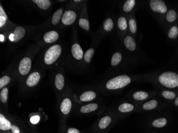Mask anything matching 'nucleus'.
I'll list each match as a JSON object with an SVG mask.
<instances>
[{
	"mask_svg": "<svg viewBox=\"0 0 178 133\" xmlns=\"http://www.w3.org/2000/svg\"><path fill=\"white\" fill-rule=\"evenodd\" d=\"M160 83L164 86L168 88H175L178 87V75L171 71L165 72L158 77Z\"/></svg>",
	"mask_w": 178,
	"mask_h": 133,
	"instance_id": "f257e3e1",
	"label": "nucleus"
},
{
	"mask_svg": "<svg viewBox=\"0 0 178 133\" xmlns=\"http://www.w3.org/2000/svg\"><path fill=\"white\" fill-rule=\"evenodd\" d=\"M131 78L127 75H120L109 80L106 87L108 89H117L127 86L131 83Z\"/></svg>",
	"mask_w": 178,
	"mask_h": 133,
	"instance_id": "f03ea898",
	"label": "nucleus"
},
{
	"mask_svg": "<svg viewBox=\"0 0 178 133\" xmlns=\"http://www.w3.org/2000/svg\"><path fill=\"white\" fill-rule=\"evenodd\" d=\"M61 53V47L58 44L53 45L50 47L45 54L44 62L50 65L56 61L60 56Z\"/></svg>",
	"mask_w": 178,
	"mask_h": 133,
	"instance_id": "7ed1b4c3",
	"label": "nucleus"
},
{
	"mask_svg": "<svg viewBox=\"0 0 178 133\" xmlns=\"http://www.w3.org/2000/svg\"><path fill=\"white\" fill-rule=\"evenodd\" d=\"M150 7L154 12L164 13L167 10V6L163 1L151 0L149 1Z\"/></svg>",
	"mask_w": 178,
	"mask_h": 133,
	"instance_id": "20e7f679",
	"label": "nucleus"
},
{
	"mask_svg": "<svg viewBox=\"0 0 178 133\" xmlns=\"http://www.w3.org/2000/svg\"><path fill=\"white\" fill-rule=\"evenodd\" d=\"M32 61L29 58H24L21 60L19 65V73L22 75H26L29 72L31 68Z\"/></svg>",
	"mask_w": 178,
	"mask_h": 133,
	"instance_id": "39448f33",
	"label": "nucleus"
},
{
	"mask_svg": "<svg viewBox=\"0 0 178 133\" xmlns=\"http://www.w3.org/2000/svg\"><path fill=\"white\" fill-rule=\"evenodd\" d=\"M76 14L73 11H65L61 18L62 23L65 25H70L76 20Z\"/></svg>",
	"mask_w": 178,
	"mask_h": 133,
	"instance_id": "423d86ee",
	"label": "nucleus"
},
{
	"mask_svg": "<svg viewBox=\"0 0 178 133\" xmlns=\"http://www.w3.org/2000/svg\"><path fill=\"white\" fill-rule=\"evenodd\" d=\"M40 80V75L38 72H35L29 75L27 79V85L29 87H33L38 84Z\"/></svg>",
	"mask_w": 178,
	"mask_h": 133,
	"instance_id": "0eeeda50",
	"label": "nucleus"
},
{
	"mask_svg": "<svg viewBox=\"0 0 178 133\" xmlns=\"http://www.w3.org/2000/svg\"><path fill=\"white\" fill-rule=\"evenodd\" d=\"M72 53L74 58L77 60L82 59L83 57V52L82 48L78 44H74L72 47Z\"/></svg>",
	"mask_w": 178,
	"mask_h": 133,
	"instance_id": "6e6552de",
	"label": "nucleus"
},
{
	"mask_svg": "<svg viewBox=\"0 0 178 133\" xmlns=\"http://www.w3.org/2000/svg\"><path fill=\"white\" fill-rule=\"evenodd\" d=\"M59 38L58 33L55 31H50L45 34L44 36V41L48 43H52L56 42Z\"/></svg>",
	"mask_w": 178,
	"mask_h": 133,
	"instance_id": "1a4fd4ad",
	"label": "nucleus"
},
{
	"mask_svg": "<svg viewBox=\"0 0 178 133\" xmlns=\"http://www.w3.org/2000/svg\"><path fill=\"white\" fill-rule=\"evenodd\" d=\"M124 43L128 50L133 51L136 49V43L133 38L131 36H126L124 39Z\"/></svg>",
	"mask_w": 178,
	"mask_h": 133,
	"instance_id": "9d476101",
	"label": "nucleus"
},
{
	"mask_svg": "<svg viewBox=\"0 0 178 133\" xmlns=\"http://www.w3.org/2000/svg\"><path fill=\"white\" fill-rule=\"evenodd\" d=\"M72 108V102L69 99L66 98L63 100L60 106L61 112L65 115H67L70 112Z\"/></svg>",
	"mask_w": 178,
	"mask_h": 133,
	"instance_id": "9b49d317",
	"label": "nucleus"
},
{
	"mask_svg": "<svg viewBox=\"0 0 178 133\" xmlns=\"http://www.w3.org/2000/svg\"><path fill=\"white\" fill-rule=\"evenodd\" d=\"M12 125L11 122L5 118L2 114L0 115V129L8 130L11 129Z\"/></svg>",
	"mask_w": 178,
	"mask_h": 133,
	"instance_id": "f8f14e48",
	"label": "nucleus"
},
{
	"mask_svg": "<svg viewBox=\"0 0 178 133\" xmlns=\"http://www.w3.org/2000/svg\"><path fill=\"white\" fill-rule=\"evenodd\" d=\"M96 97V94L93 91H87L80 96L79 99L83 102H88L93 100Z\"/></svg>",
	"mask_w": 178,
	"mask_h": 133,
	"instance_id": "ddd939ff",
	"label": "nucleus"
},
{
	"mask_svg": "<svg viewBox=\"0 0 178 133\" xmlns=\"http://www.w3.org/2000/svg\"><path fill=\"white\" fill-rule=\"evenodd\" d=\"M25 35V30L22 27H18L14 30V41L18 42L20 41Z\"/></svg>",
	"mask_w": 178,
	"mask_h": 133,
	"instance_id": "4468645a",
	"label": "nucleus"
},
{
	"mask_svg": "<svg viewBox=\"0 0 178 133\" xmlns=\"http://www.w3.org/2000/svg\"><path fill=\"white\" fill-rule=\"evenodd\" d=\"M98 104L96 103H90L85 105L82 106L81 108V112L83 113H87L93 112L94 111L96 110L98 108Z\"/></svg>",
	"mask_w": 178,
	"mask_h": 133,
	"instance_id": "2eb2a0df",
	"label": "nucleus"
},
{
	"mask_svg": "<svg viewBox=\"0 0 178 133\" xmlns=\"http://www.w3.org/2000/svg\"><path fill=\"white\" fill-rule=\"evenodd\" d=\"M32 1L37 4L38 8L43 10H47L51 5V2L49 0H33Z\"/></svg>",
	"mask_w": 178,
	"mask_h": 133,
	"instance_id": "dca6fc26",
	"label": "nucleus"
},
{
	"mask_svg": "<svg viewBox=\"0 0 178 133\" xmlns=\"http://www.w3.org/2000/svg\"><path fill=\"white\" fill-rule=\"evenodd\" d=\"M55 85L59 90H61L64 86V78L60 74H57L55 77Z\"/></svg>",
	"mask_w": 178,
	"mask_h": 133,
	"instance_id": "f3484780",
	"label": "nucleus"
},
{
	"mask_svg": "<svg viewBox=\"0 0 178 133\" xmlns=\"http://www.w3.org/2000/svg\"><path fill=\"white\" fill-rule=\"evenodd\" d=\"M135 4V1L134 0H127L124 4L123 10L124 12H130L133 9Z\"/></svg>",
	"mask_w": 178,
	"mask_h": 133,
	"instance_id": "a211bd4d",
	"label": "nucleus"
},
{
	"mask_svg": "<svg viewBox=\"0 0 178 133\" xmlns=\"http://www.w3.org/2000/svg\"><path fill=\"white\" fill-rule=\"evenodd\" d=\"M134 106L132 104L125 103L121 104L118 107V110L121 113H128L133 111Z\"/></svg>",
	"mask_w": 178,
	"mask_h": 133,
	"instance_id": "6ab92c4d",
	"label": "nucleus"
},
{
	"mask_svg": "<svg viewBox=\"0 0 178 133\" xmlns=\"http://www.w3.org/2000/svg\"><path fill=\"white\" fill-rule=\"evenodd\" d=\"M62 13H63V10L62 9H59L55 12L52 18V23L53 25H57L58 24L61 19L62 15H63Z\"/></svg>",
	"mask_w": 178,
	"mask_h": 133,
	"instance_id": "aec40b11",
	"label": "nucleus"
},
{
	"mask_svg": "<svg viewBox=\"0 0 178 133\" xmlns=\"http://www.w3.org/2000/svg\"><path fill=\"white\" fill-rule=\"evenodd\" d=\"M122 59V54L120 52L114 53L111 60V65L113 66H116L120 63Z\"/></svg>",
	"mask_w": 178,
	"mask_h": 133,
	"instance_id": "412c9836",
	"label": "nucleus"
},
{
	"mask_svg": "<svg viewBox=\"0 0 178 133\" xmlns=\"http://www.w3.org/2000/svg\"><path fill=\"white\" fill-rule=\"evenodd\" d=\"M133 97L136 100H144L148 98V94L147 92L138 91L134 93Z\"/></svg>",
	"mask_w": 178,
	"mask_h": 133,
	"instance_id": "4be33fe9",
	"label": "nucleus"
},
{
	"mask_svg": "<svg viewBox=\"0 0 178 133\" xmlns=\"http://www.w3.org/2000/svg\"><path fill=\"white\" fill-rule=\"evenodd\" d=\"M111 118L109 116H106L102 118L99 123V126L101 129H105L111 122Z\"/></svg>",
	"mask_w": 178,
	"mask_h": 133,
	"instance_id": "5701e85b",
	"label": "nucleus"
},
{
	"mask_svg": "<svg viewBox=\"0 0 178 133\" xmlns=\"http://www.w3.org/2000/svg\"><path fill=\"white\" fill-rule=\"evenodd\" d=\"M157 106V101L155 100H152L149 101L148 102L143 104V109L146 110H150L155 109Z\"/></svg>",
	"mask_w": 178,
	"mask_h": 133,
	"instance_id": "b1692460",
	"label": "nucleus"
},
{
	"mask_svg": "<svg viewBox=\"0 0 178 133\" xmlns=\"http://www.w3.org/2000/svg\"><path fill=\"white\" fill-rule=\"evenodd\" d=\"M177 13L174 10H169L167 14V21L169 23H172L177 19Z\"/></svg>",
	"mask_w": 178,
	"mask_h": 133,
	"instance_id": "393cba45",
	"label": "nucleus"
},
{
	"mask_svg": "<svg viewBox=\"0 0 178 133\" xmlns=\"http://www.w3.org/2000/svg\"><path fill=\"white\" fill-rule=\"evenodd\" d=\"M118 27L121 30H126L128 28V25H127V21L126 20V18L123 17H121L117 21Z\"/></svg>",
	"mask_w": 178,
	"mask_h": 133,
	"instance_id": "a878e982",
	"label": "nucleus"
},
{
	"mask_svg": "<svg viewBox=\"0 0 178 133\" xmlns=\"http://www.w3.org/2000/svg\"><path fill=\"white\" fill-rule=\"evenodd\" d=\"M114 27V23L111 18L107 19L104 23V28L107 32H110L113 30Z\"/></svg>",
	"mask_w": 178,
	"mask_h": 133,
	"instance_id": "bb28decb",
	"label": "nucleus"
},
{
	"mask_svg": "<svg viewBox=\"0 0 178 133\" xmlns=\"http://www.w3.org/2000/svg\"><path fill=\"white\" fill-rule=\"evenodd\" d=\"M167 124V119L164 118H159L155 120L152 122V126L157 128H161L165 126Z\"/></svg>",
	"mask_w": 178,
	"mask_h": 133,
	"instance_id": "cd10ccee",
	"label": "nucleus"
},
{
	"mask_svg": "<svg viewBox=\"0 0 178 133\" xmlns=\"http://www.w3.org/2000/svg\"><path fill=\"white\" fill-rule=\"evenodd\" d=\"M94 50L92 48H90L87 51V52L85 53L84 56V61L87 63L90 62L92 58L94 56Z\"/></svg>",
	"mask_w": 178,
	"mask_h": 133,
	"instance_id": "c85d7f7f",
	"label": "nucleus"
},
{
	"mask_svg": "<svg viewBox=\"0 0 178 133\" xmlns=\"http://www.w3.org/2000/svg\"><path fill=\"white\" fill-rule=\"evenodd\" d=\"M79 25L85 30L89 31L90 30V23L89 21L86 19L84 18L80 19L79 20Z\"/></svg>",
	"mask_w": 178,
	"mask_h": 133,
	"instance_id": "c756f323",
	"label": "nucleus"
},
{
	"mask_svg": "<svg viewBox=\"0 0 178 133\" xmlns=\"http://www.w3.org/2000/svg\"><path fill=\"white\" fill-rule=\"evenodd\" d=\"M178 35V28L177 26H173L168 33V36L171 39H175Z\"/></svg>",
	"mask_w": 178,
	"mask_h": 133,
	"instance_id": "7c9ffc66",
	"label": "nucleus"
},
{
	"mask_svg": "<svg viewBox=\"0 0 178 133\" xmlns=\"http://www.w3.org/2000/svg\"><path fill=\"white\" fill-rule=\"evenodd\" d=\"M8 89L7 88H3L0 93V100L2 103H6L8 100Z\"/></svg>",
	"mask_w": 178,
	"mask_h": 133,
	"instance_id": "2f4dec72",
	"label": "nucleus"
},
{
	"mask_svg": "<svg viewBox=\"0 0 178 133\" xmlns=\"http://www.w3.org/2000/svg\"><path fill=\"white\" fill-rule=\"evenodd\" d=\"M129 28L132 34H135L137 30V26L136 21L134 19H130L129 20Z\"/></svg>",
	"mask_w": 178,
	"mask_h": 133,
	"instance_id": "473e14b6",
	"label": "nucleus"
},
{
	"mask_svg": "<svg viewBox=\"0 0 178 133\" xmlns=\"http://www.w3.org/2000/svg\"><path fill=\"white\" fill-rule=\"evenodd\" d=\"M10 82V78L8 76H4L0 78V89H2Z\"/></svg>",
	"mask_w": 178,
	"mask_h": 133,
	"instance_id": "72a5a7b5",
	"label": "nucleus"
},
{
	"mask_svg": "<svg viewBox=\"0 0 178 133\" xmlns=\"http://www.w3.org/2000/svg\"><path fill=\"white\" fill-rule=\"evenodd\" d=\"M162 95L164 98L169 99V100H172L175 98V93L169 91H165L162 93Z\"/></svg>",
	"mask_w": 178,
	"mask_h": 133,
	"instance_id": "f704fd0d",
	"label": "nucleus"
},
{
	"mask_svg": "<svg viewBox=\"0 0 178 133\" xmlns=\"http://www.w3.org/2000/svg\"><path fill=\"white\" fill-rule=\"evenodd\" d=\"M40 120V117L38 115H35L31 117L30 121L33 124H38Z\"/></svg>",
	"mask_w": 178,
	"mask_h": 133,
	"instance_id": "c9c22d12",
	"label": "nucleus"
},
{
	"mask_svg": "<svg viewBox=\"0 0 178 133\" xmlns=\"http://www.w3.org/2000/svg\"><path fill=\"white\" fill-rule=\"evenodd\" d=\"M11 130H12V133H21L19 127L16 125H12Z\"/></svg>",
	"mask_w": 178,
	"mask_h": 133,
	"instance_id": "e433bc0d",
	"label": "nucleus"
},
{
	"mask_svg": "<svg viewBox=\"0 0 178 133\" xmlns=\"http://www.w3.org/2000/svg\"><path fill=\"white\" fill-rule=\"evenodd\" d=\"M8 19L2 16H0V27H2L6 24V21Z\"/></svg>",
	"mask_w": 178,
	"mask_h": 133,
	"instance_id": "4c0bfd02",
	"label": "nucleus"
},
{
	"mask_svg": "<svg viewBox=\"0 0 178 133\" xmlns=\"http://www.w3.org/2000/svg\"><path fill=\"white\" fill-rule=\"evenodd\" d=\"M67 133H79V131L76 128H69L67 130Z\"/></svg>",
	"mask_w": 178,
	"mask_h": 133,
	"instance_id": "58836bf2",
	"label": "nucleus"
},
{
	"mask_svg": "<svg viewBox=\"0 0 178 133\" xmlns=\"http://www.w3.org/2000/svg\"><path fill=\"white\" fill-rule=\"evenodd\" d=\"M9 39L11 41H14V35H13V34H12L9 37Z\"/></svg>",
	"mask_w": 178,
	"mask_h": 133,
	"instance_id": "ea45409f",
	"label": "nucleus"
},
{
	"mask_svg": "<svg viewBox=\"0 0 178 133\" xmlns=\"http://www.w3.org/2000/svg\"><path fill=\"white\" fill-rule=\"evenodd\" d=\"M1 38H0V41L1 42H3L4 41V36L2 35H1Z\"/></svg>",
	"mask_w": 178,
	"mask_h": 133,
	"instance_id": "a19ab883",
	"label": "nucleus"
},
{
	"mask_svg": "<svg viewBox=\"0 0 178 133\" xmlns=\"http://www.w3.org/2000/svg\"><path fill=\"white\" fill-rule=\"evenodd\" d=\"M175 104L176 106H178V97L177 98V99L175 101Z\"/></svg>",
	"mask_w": 178,
	"mask_h": 133,
	"instance_id": "79ce46f5",
	"label": "nucleus"
},
{
	"mask_svg": "<svg viewBox=\"0 0 178 133\" xmlns=\"http://www.w3.org/2000/svg\"><path fill=\"white\" fill-rule=\"evenodd\" d=\"M81 0H75L74 2H81Z\"/></svg>",
	"mask_w": 178,
	"mask_h": 133,
	"instance_id": "37998d69",
	"label": "nucleus"
},
{
	"mask_svg": "<svg viewBox=\"0 0 178 133\" xmlns=\"http://www.w3.org/2000/svg\"></svg>",
	"mask_w": 178,
	"mask_h": 133,
	"instance_id": "c03bdc74",
	"label": "nucleus"
}]
</instances>
